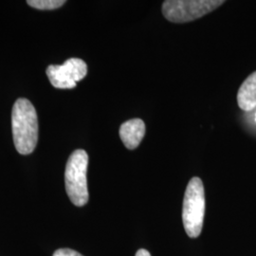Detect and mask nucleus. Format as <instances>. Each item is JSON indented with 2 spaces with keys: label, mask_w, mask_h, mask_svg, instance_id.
Returning a JSON list of instances; mask_svg holds the SVG:
<instances>
[{
  "label": "nucleus",
  "mask_w": 256,
  "mask_h": 256,
  "mask_svg": "<svg viewBox=\"0 0 256 256\" xmlns=\"http://www.w3.org/2000/svg\"><path fill=\"white\" fill-rule=\"evenodd\" d=\"M88 164V153L82 149H78L70 156L66 166V191L70 202L77 207L84 206L88 202L86 182Z\"/></svg>",
  "instance_id": "2"
},
{
  "label": "nucleus",
  "mask_w": 256,
  "mask_h": 256,
  "mask_svg": "<svg viewBox=\"0 0 256 256\" xmlns=\"http://www.w3.org/2000/svg\"><path fill=\"white\" fill-rule=\"evenodd\" d=\"M146 135V124L140 119L129 120L120 128V137L129 150L137 148Z\"/></svg>",
  "instance_id": "6"
},
{
  "label": "nucleus",
  "mask_w": 256,
  "mask_h": 256,
  "mask_svg": "<svg viewBox=\"0 0 256 256\" xmlns=\"http://www.w3.org/2000/svg\"><path fill=\"white\" fill-rule=\"evenodd\" d=\"M135 256H151V254H150V252L147 250L140 248V250H138L137 254H136Z\"/></svg>",
  "instance_id": "10"
},
{
  "label": "nucleus",
  "mask_w": 256,
  "mask_h": 256,
  "mask_svg": "<svg viewBox=\"0 0 256 256\" xmlns=\"http://www.w3.org/2000/svg\"><path fill=\"white\" fill-rule=\"evenodd\" d=\"M239 108L250 111L256 108V72L250 74L241 84L238 93Z\"/></svg>",
  "instance_id": "7"
},
{
  "label": "nucleus",
  "mask_w": 256,
  "mask_h": 256,
  "mask_svg": "<svg viewBox=\"0 0 256 256\" xmlns=\"http://www.w3.org/2000/svg\"><path fill=\"white\" fill-rule=\"evenodd\" d=\"M86 74L88 66L79 58H70L63 64H50L46 68V76L50 84L61 90L74 88Z\"/></svg>",
  "instance_id": "5"
},
{
  "label": "nucleus",
  "mask_w": 256,
  "mask_h": 256,
  "mask_svg": "<svg viewBox=\"0 0 256 256\" xmlns=\"http://www.w3.org/2000/svg\"><path fill=\"white\" fill-rule=\"evenodd\" d=\"M14 144L21 155L34 152L38 140L36 110L30 102L20 98L14 102L12 112Z\"/></svg>",
  "instance_id": "1"
},
{
  "label": "nucleus",
  "mask_w": 256,
  "mask_h": 256,
  "mask_svg": "<svg viewBox=\"0 0 256 256\" xmlns=\"http://www.w3.org/2000/svg\"><path fill=\"white\" fill-rule=\"evenodd\" d=\"M205 214V192L200 178H192L188 183L182 206V221L185 232L191 238L202 234Z\"/></svg>",
  "instance_id": "3"
},
{
  "label": "nucleus",
  "mask_w": 256,
  "mask_h": 256,
  "mask_svg": "<svg viewBox=\"0 0 256 256\" xmlns=\"http://www.w3.org/2000/svg\"><path fill=\"white\" fill-rule=\"evenodd\" d=\"M28 5L38 10H54L62 7L64 0H28Z\"/></svg>",
  "instance_id": "8"
},
{
  "label": "nucleus",
  "mask_w": 256,
  "mask_h": 256,
  "mask_svg": "<svg viewBox=\"0 0 256 256\" xmlns=\"http://www.w3.org/2000/svg\"></svg>",
  "instance_id": "11"
},
{
  "label": "nucleus",
  "mask_w": 256,
  "mask_h": 256,
  "mask_svg": "<svg viewBox=\"0 0 256 256\" xmlns=\"http://www.w3.org/2000/svg\"><path fill=\"white\" fill-rule=\"evenodd\" d=\"M52 256H84L78 252L70 248H60L57 250Z\"/></svg>",
  "instance_id": "9"
},
{
  "label": "nucleus",
  "mask_w": 256,
  "mask_h": 256,
  "mask_svg": "<svg viewBox=\"0 0 256 256\" xmlns=\"http://www.w3.org/2000/svg\"><path fill=\"white\" fill-rule=\"evenodd\" d=\"M224 2L221 0H166L162 4V14L170 22L186 23L210 14Z\"/></svg>",
  "instance_id": "4"
}]
</instances>
